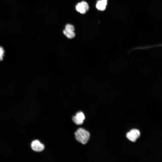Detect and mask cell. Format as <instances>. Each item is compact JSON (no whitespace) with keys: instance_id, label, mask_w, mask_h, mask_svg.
I'll return each instance as SVG.
<instances>
[{"instance_id":"obj_8","label":"cell","mask_w":162,"mask_h":162,"mask_svg":"<svg viewBox=\"0 0 162 162\" xmlns=\"http://www.w3.org/2000/svg\"><path fill=\"white\" fill-rule=\"evenodd\" d=\"M5 51L4 48L0 46V61H2L4 56Z\"/></svg>"},{"instance_id":"obj_3","label":"cell","mask_w":162,"mask_h":162,"mask_svg":"<svg viewBox=\"0 0 162 162\" xmlns=\"http://www.w3.org/2000/svg\"><path fill=\"white\" fill-rule=\"evenodd\" d=\"M89 5L85 1L78 3L76 6V10L82 14H84L89 9Z\"/></svg>"},{"instance_id":"obj_1","label":"cell","mask_w":162,"mask_h":162,"mask_svg":"<svg viewBox=\"0 0 162 162\" xmlns=\"http://www.w3.org/2000/svg\"><path fill=\"white\" fill-rule=\"evenodd\" d=\"M75 134L76 140L83 144H86L89 139V132L82 128L78 129Z\"/></svg>"},{"instance_id":"obj_7","label":"cell","mask_w":162,"mask_h":162,"mask_svg":"<svg viewBox=\"0 0 162 162\" xmlns=\"http://www.w3.org/2000/svg\"><path fill=\"white\" fill-rule=\"evenodd\" d=\"M63 32L64 34L69 39H72L74 38L75 36L74 32L68 31L65 29L63 30Z\"/></svg>"},{"instance_id":"obj_9","label":"cell","mask_w":162,"mask_h":162,"mask_svg":"<svg viewBox=\"0 0 162 162\" xmlns=\"http://www.w3.org/2000/svg\"><path fill=\"white\" fill-rule=\"evenodd\" d=\"M65 29L68 31L74 32L75 28L73 25L68 24L65 26Z\"/></svg>"},{"instance_id":"obj_4","label":"cell","mask_w":162,"mask_h":162,"mask_svg":"<svg viewBox=\"0 0 162 162\" xmlns=\"http://www.w3.org/2000/svg\"><path fill=\"white\" fill-rule=\"evenodd\" d=\"M85 119V116L84 113L82 112H77L76 116H73L72 120L73 122L77 125L82 124Z\"/></svg>"},{"instance_id":"obj_6","label":"cell","mask_w":162,"mask_h":162,"mask_svg":"<svg viewBox=\"0 0 162 162\" xmlns=\"http://www.w3.org/2000/svg\"><path fill=\"white\" fill-rule=\"evenodd\" d=\"M107 0H100L98 1L96 4L97 8L100 10H104L107 4Z\"/></svg>"},{"instance_id":"obj_5","label":"cell","mask_w":162,"mask_h":162,"mask_svg":"<svg viewBox=\"0 0 162 162\" xmlns=\"http://www.w3.org/2000/svg\"><path fill=\"white\" fill-rule=\"evenodd\" d=\"M31 146L32 150L36 152H41L44 148V145L37 140L33 141L31 143Z\"/></svg>"},{"instance_id":"obj_2","label":"cell","mask_w":162,"mask_h":162,"mask_svg":"<svg viewBox=\"0 0 162 162\" xmlns=\"http://www.w3.org/2000/svg\"><path fill=\"white\" fill-rule=\"evenodd\" d=\"M140 132L139 130L133 129L127 134L126 137L130 141L135 142L140 137Z\"/></svg>"}]
</instances>
